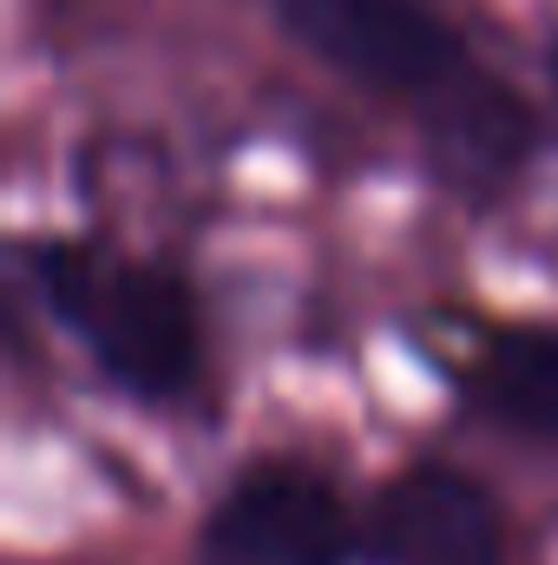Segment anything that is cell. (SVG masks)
Returning <instances> with one entry per match:
<instances>
[{
    "mask_svg": "<svg viewBox=\"0 0 558 565\" xmlns=\"http://www.w3.org/2000/svg\"><path fill=\"white\" fill-rule=\"evenodd\" d=\"M552 86H558V46H552Z\"/></svg>",
    "mask_w": 558,
    "mask_h": 565,
    "instance_id": "cell-6",
    "label": "cell"
},
{
    "mask_svg": "<svg viewBox=\"0 0 558 565\" xmlns=\"http://www.w3.org/2000/svg\"><path fill=\"white\" fill-rule=\"evenodd\" d=\"M368 553L342 493L309 467L257 460L244 467L197 533V565H348Z\"/></svg>",
    "mask_w": 558,
    "mask_h": 565,
    "instance_id": "cell-3",
    "label": "cell"
},
{
    "mask_svg": "<svg viewBox=\"0 0 558 565\" xmlns=\"http://www.w3.org/2000/svg\"><path fill=\"white\" fill-rule=\"evenodd\" d=\"M473 402L493 408L500 422L526 427V434H552L558 440V329L552 322H526V329H500L473 375H466Z\"/></svg>",
    "mask_w": 558,
    "mask_h": 565,
    "instance_id": "cell-5",
    "label": "cell"
},
{
    "mask_svg": "<svg viewBox=\"0 0 558 565\" xmlns=\"http://www.w3.org/2000/svg\"><path fill=\"white\" fill-rule=\"evenodd\" d=\"M26 282L46 316L86 349L99 382L126 402H184L204 375V316L191 282L99 244H26Z\"/></svg>",
    "mask_w": 558,
    "mask_h": 565,
    "instance_id": "cell-2",
    "label": "cell"
},
{
    "mask_svg": "<svg viewBox=\"0 0 558 565\" xmlns=\"http://www.w3.org/2000/svg\"><path fill=\"white\" fill-rule=\"evenodd\" d=\"M277 13L315 60L420 113L453 191L486 198L533 158V113L519 93L493 79L427 0H277Z\"/></svg>",
    "mask_w": 558,
    "mask_h": 565,
    "instance_id": "cell-1",
    "label": "cell"
},
{
    "mask_svg": "<svg viewBox=\"0 0 558 565\" xmlns=\"http://www.w3.org/2000/svg\"><path fill=\"white\" fill-rule=\"evenodd\" d=\"M368 559L375 565H500L506 526L480 480L460 467L415 460L382 480L368 513Z\"/></svg>",
    "mask_w": 558,
    "mask_h": 565,
    "instance_id": "cell-4",
    "label": "cell"
}]
</instances>
